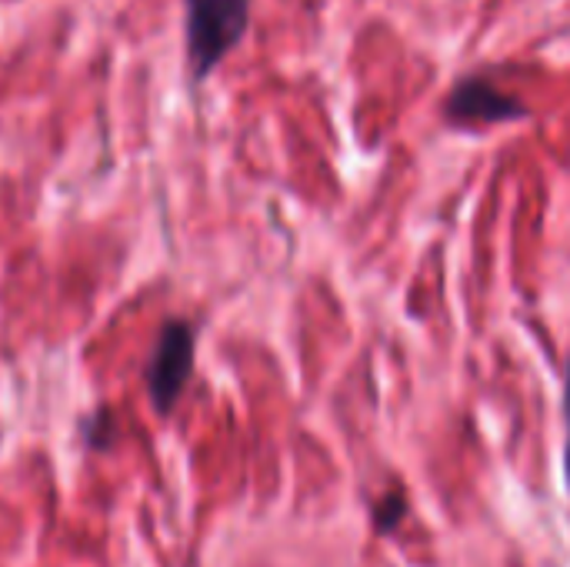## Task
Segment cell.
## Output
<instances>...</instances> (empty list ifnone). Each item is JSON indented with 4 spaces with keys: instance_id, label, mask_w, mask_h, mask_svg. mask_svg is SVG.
Returning a JSON list of instances; mask_svg holds the SVG:
<instances>
[{
    "instance_id": "cell-1",
    "label": "cell",
    "mask_w": 570,
    "mask_h": 567,
    "mask_svg": "<svg viewBox=\"0 0 570 567\" xmlns=\"http://www.w3.org/2000/svg\"><path fill=\"white\" fill-rule=\"evenodd\" d=\"M250 0H187V57L194 77H207L244 37Z\"/></svg>"
},
{
    "instance_id": "cell-2",
    "label": "cell",
    "mask_w": 570,
    "mask_h": 567,
    "mask_svg": "<svg viewBox=\"0 0 570 567\" xmlns=\"http://www.w3.org/2000/svg\"><path fill=\"white\" fill-rule=\"evenodd\" d=\"M190 371H194V331L187 321H167L147 364V391L160 414H167L177 404Z\"/></svg>"
},
{
    "instance_id": "cell-3",
    "label": "cell",
    "mask_w": 570,
    "mask_h": 567,
    "mask_svg": "<svg viewBox=\"0 0 570 567\" xmlns=\"http://www.w3.org/2000/svg\"><path fill=\"white\" fill-rule=\"evenodd\" d=\"M444 117L451 124H501V120H521L528 117V107L504 94L488 77H464L451 87L444 100Z\"/></svg>"
},
{
    "instance_id": "cell-4",
    "label": "cell",
    "mask_w": 570,
    "mask_h": 567,
    "mask_svg": "<svg viewBox=\"0 0 570 567\" xmlns=\"http://www.w3.org/2000/svg\"><path fill=\"white\" fill-rule=\"evenodd\" d=\"M404 515H407V498H404V491H391L384 501H377V508H374V525H377L381 535H391V531L404 521Z\"/></svg>"
},
{
    "instance_id": "cell-5",
    "label": "cell",
    "mask_w": 570,
    "mask_h": 567,
    "mask_svg": "<svg viewBox=\"0 0 570 567\" xmlns=\"http://www.w3.org/2000/svg\"><path fill=\"white\" fill-rule=\"evenodd\" d=\"M564 404H568V488H570V368H568V388H564Z\"/></svg>"
}]
</instances>
